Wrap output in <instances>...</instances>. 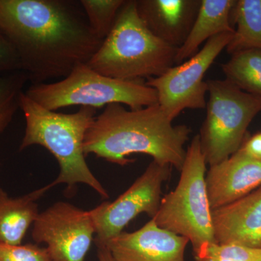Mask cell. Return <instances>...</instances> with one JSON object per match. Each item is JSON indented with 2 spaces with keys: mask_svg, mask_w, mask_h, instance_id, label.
<instances>
[{
  "mask_svg": "<svg viewBox=\"0 0 261 261\" xmlns=\"http://www.w3.org/2000/svg\"><path fill=\"white\" fill-rule=\"evenodd\" d=\"M0 32L32 84L65 78L100 47L80 3L0 0Z\"/></svg>",
  "mask_w": 261,
  "mask_h": 261,
  "instance_id": "cell-1",
  "label": "cell"
},
{
  "mask_svg": "<svg viewBox=\"0 0 261 261\" xmlns=\"http://www.w3.org/2000/svg\"><path fill=\"white\" fill-rule=\"evenodd\" d=\"M173 121L159 104L139 110L108 105L87 130L84 153L121 166L133 162L132 154H147L154 162L180 171L192 130L187 125L174 126Z\"/></svg>",
  "mask_w": 261,
  "mask_h": 261,
  "instance_id": "cell-2",
  "label": "cell"
},
{
  "mask_svg": "<svg viewBox=\"0 0 261 261\" xmlns=\"http://www.w3.org/2000/svg\"><path fill=\"white\" fill-rule=\"evenodd\" d=\"M20 109L25 116V129L19 149L42 146L59 164V175L49 184L51 188L65 184L68 191H71L78 184H84L108 199V192L89 168L84 151L86 135L95 119L97 110L81 107L69 114L57 113L42 108L25 92L20 96Z\"/></svg>",
  "mask_w": 261,
  "mask_h": 261,
  "instance_id": "cell-3",
  "label": "cell"
},
{
  "mask_svg": "<svg viewBox=\"0 0 261 261\" xmlns=\"http://www.w3.org/2000/svg\"><path fill=\"white\" fill-rule=\"evenodd\" d=\"M177 49L149 30L139 16L136 0H126L111 32L87 64L116 80H147L176 65Z\"/></svg>",
  "mask_w": 261,
  "mask_h": 261,
  "instance_id": "cell-4",
  "label": "cell"
},
{
  "mask_svg": "<svg viewBox=\"0 0 261 261\" xmlns=\"http://www.w3.org/2000/svg\"><path fill=\"white\" fill-rule=\"evenodd\" d=\"M24 92L51 111L73 106L97 110L114 103L139 110L159 104L157 92L145 80H116L100 74L87 63L76 65L58 82L32 84Z\"/></svg>",
  "mask_w": 261,
  "mask_h": 261,
  "instance_id": "cell-5",
  "label": "cell"
},
{
  "mask_svg": "<svg viewBox=\"0 0 261 261\" xmlns=\"http://www.w3.org/2000/svg\"><path fill=\"white\" fill-rule=\"evenodd\" d=\"M206 165L200 137L195 136L187 149L177 186L162 197L159 211L151 219L160 227L188 239L193 250L216 243L206 189Z\"/></svg>",
  "mask_w": 261,
  "mask_h": 261,
  "instance_id": "cell-6",
  "label": "cell"
},
{
  "mask_svg": "<svg viewBox=\"0 0 261 261\" xmlns=\"http://www.w3.org/2000/svg\"><path fill=\"white\" fill-rule=\"evenodd\" d=\"M206 82L209 98L199 137L205 162L212 166L240 148L247 128L261 112V99L243 92L226 79Z\"/></svg>",
  "mask_w": 261,
  "mask_h": 261,
  "instance_id": "cell-7",
  "label": "cell"
},
{
  "mask_svg": "<svg viewBox=\"0 0 261 261\" xmlns=\"http://www.w3.org/2000/svg\"><path fill=\"white\" fill-rule=\"evenodd\" d=\"M233 34L223 33L215 36L190 59L174 65L159 77L145 80L147 85L155 89L159 106L171 120L185 109L206 108L207 84L204 77L220 53L227 47Z\"/></svg>",
  "mask_w": 261,
  "mask_h": 261,
  "instance_id": "cell-8",
  "label": "cell"
},
{
  "mask_svg": "<svg viewBox=\"0 0 261 261\" xmlns=\"http://www.w3.org/2000/svg\"><path fill=\"white\" fill-rule=\"evenodd\" d=\"M171 166L152 161L145 172L113 202L106 201L89 211L94 228L96 246H105L138 215L153 219L161 205L163 183L171 176Z\"/></svg>",
  "mask_w": 261,
  "mask_h": 261,
  "instance_id": "cell-9",
  "label": "cell"
},
{
  "mask_svg": "<svg viewBox=\"0 0 261 261\" xmlns=\"http://www.w3.org/2000/svg\"><path fill=\"white\" fill-rule=\"evenodd\" d=\"M95 234L89 211L59 201L39 213L33 224L36 243H45L54 261H85Z\"/></svg>",
  "mask_w": 261,
  "mask_h": 261,
  "instance_id": "cell-10",
  "label": "cell"
},
{
  "mask_svg": "<svg viewBox=\"0 0 261 261\" xmlns=\"http://www.w3.org/2000/svg\"><path fill=\"white\" fill-rule=\"evenodd\" d=\"M188 239L160 227L153 219L134 232L123 231L107 247L117 261H185Z\"/></svg>",
  "mask_w": 261,
  "mask_h": 261,
  "instance_id": "cell-11",
  "label": "cell"
},
{
  "mask_svg": "<svg viewBox=\"0 0 261 261\" xmlns=\"http://www.w3.org/2000/svg\"><path fill=\"white\" fill-rule=\"evenodd\" d=\"M212 221L216 243L261 248V186L212 210Z\"/></svg>",
  "mask_w": 261,
  "mask_h": 261,
  "instance_id": "cell-12",
  "label": "cell"
},
{
  "mask_svg": "<svg viewBox=\"0 0 261 261\" xmlns=\"http://www.w3.org/2000/svg\"><path fill=\"white\" fill-rule=\"evenodd\" d=\"M207 197L212 210L245 197L261 186V161L235 152L210 166L205 176Z\"/></svg>",
  "mask_w": 261,
  "mask_h": 261,
  "instance_id": "cell-13",
  "label": "cell"
},
{
  "mask_svg": "<svg viewBox=\"0 0 261 261\" xmlns=\"http://www.w3.org/2000/svg\"><path fill=\"white\" fill-rule=\"evenodd\" d=\"M139 16L155 37L173 47L185 42L201 0H136Z\"/></svg>",
  "mask_w": 261,
  "mask_h": 261,
  "instance_id": "cell-14",
  "label": "cell"
},
{
  "mask_svg": "<svg viewBox=\"0 0 261 261\" xmlns=\"http://www.w3.org/2000/svg\"><path fill=\"white\" fill-rule=\"evenodd\" d=\"M235 0H201L191 31L185 42L178 48L176 65L190 59L199 51L201 44L223 33H233L231 13Z\"/></svg>",
  "mask_w": 261,
  "mask_h": 261,
  "instance_id": "cell-15",
  "label": "cell"
},
{
  "mask_svg": "<svg viewBox=\"0 0 261 261\" xmlns=\"http://www.w3.org/2000/svg\"><path fill=\"white\" fill-rule=\"evenodd\" d=\"M51 188L48 185L15 198L0 188V243L21 245L39 216L37 200Z\"/></svg>",
  "mask_w": 261,
  "mask_h": 261,
  "instance_id": "cell-16",
  "label": "cell"
},
{
  "mask_svg": "<svg viewBox=\"0 0 261 261\" xmlns=\"http://www.w3.org/2000/svg\"><path fill=\"white\" fill-rule=\"evenodd\" d=\"M231 23L236 25V29L226 48L228 53L261 50V0H235Z\"/></svg>",
  "mask_w": 261,
  "mask_h": 261,
  "instance_id": "cell-17",
  "label": "cell"
},
{
  "mask_svg": "<svg viewBox=\"0 0 261 261\" xmlns=\"http://www.w3.org/2000/svg\"><path fill=\"white\" fill-rule=\"evenodd\" d=\"M221 69L228 82L261 99V50L247 49L234 53L221 65Z\"/></svg>",
  "mask_w": 261,
  "mask_h": 261,
  "instance_id": "cell-18",
  "label": "cell"
},
{
  "mask_svg": "<svg viewBox=\"0 0 261 261\" xmlns=\"http://www.w3.org/2000/svg\"><path fill=\"white\" fill-rule=\"evenodd\" d=\"M29 82L23 70L0 73V134L3 133L20 108V96Z\"/></svg>",
  "mask_w": 261,
  "mask_h": 261,
  "instance_id": "cell-19",
  "label": "cell"
},
{
  "mask_svg": "<svg viewBox=\"0 0 261 261\" xmlns=\"http://www.w3.org/2000/svg\"><path fill=\"white\" fill-rule=\"evenodd\" d=\"M126 0H81L89 27L103 41L113 29L120 10Z\"/></svg>",
  "mask_w": 261,
  "mask_h": 261,
  "instance_id": "cell-20",
  "label": "cell"
},
{
  "mask_svg": "<svg viewBox=\"0 0 261 261\" xmlns=\"http://www.w3.org/2000/svg\"><path fill=\"white\" fill-rule=\"evenodd\" d=\"M195 261H261V248L216 243L193 250Z\"/></svg>",
  "mask_w": 261,
  "mask_h": 261,
  "instance_id": "cell-21",
  "label": "cell"
},
{
  "mask_svg": "<svg viewBox=\"0 0 261 261\" xmlns=\"http://www.w3.org/2000/svg\"><path fill=\"white\" fill-rule=\"evenodd\" d=\"M0 261H54L46 247L37 244L8 245L0 243Z\"/></svg>",
  "mask_w": 261,
  "mask_h": 261,
  "instance_id": "cell-22",
  "label": "cell"
},
{
  "mask_svg": "<svg viewBox=\"0 0 261 261\" xmlns=\"http://www.w3.org/2000/svg\"><path fill=\"white\" fill-rule=\"evenodd\" d=\"M20 70L21 65L16 51L0 32V73Z\"/></svg>",
  "mask_w": 261,
  "mask_h": 261,
  "instance_id": "cell-23",
  "label": "cell"
},
{
  "mask_svg": "<svg viewBox=\"0 0 261 261\" xmlns=\"http://www.w3.org/2000/svg\"><path fill=\"white\" fill-rule=\"evenodd\" d=\"M239 154L256 161H261V132L255 134L246 141L237 151Z\"/></svg>",
  "mask_w": 261,
  "mask_h": 261,
  "instance_id": "cell-24",
  "label": "cell"
},
{
  "mask_svg": "<svg viewBox=\"0 0 261 261\" xmlns=\"http://www.w3.org/2000/svg\"><path fill=\"white\" fill-rule=\"evenodd\" d=\"M99 261H117L106 246H97Z\"/></svg>",
  "mask_w": 261,
  "mask_h": 261,
  "instance_id": "cell-25",
  "label": "cell"
}]
</instances>
